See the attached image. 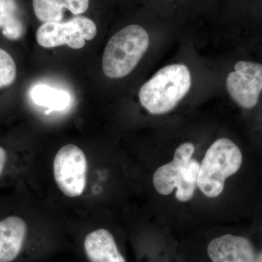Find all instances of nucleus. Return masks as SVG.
I'll return each instance as SVG.
<instances>
[{
    "label": "nucleus",
    "instance_id": "obj_13",
    "mask_svg": "<svg viewBox=\"0 0 262 262\" xmlns=\"http://www.w3.org/2000/svg\"><path fill=\"white\" fill-rule=\"evenodd\" d=\"M16 77V65L8 52L0 48V89L10 85Z\"/></svg>",
    "mask_w": 262,
    "mask_h": 262
},
{
    "label": "nucleus",
    "instance_id": "obj_14",
    "mask_svg": "<svg viewBox=\"0 0 262 262\" xmlns=\"http://www.w3.org/2000/svg\"><path fill=\"white\" fill-rule=\"evenodd\" d=\"M8 162V153L3 146H0V177L4 173Z\"/></svg>",
    "mask_w": 262,
    "mask_h": 262
},
{
    "label": "nucleus",
    "instance_id": "obj_4",
    "mask_svg": "<svg viewBox=\"0 0 262 262\" xmlns=\"http://www.w3.org/2000/svg\"><path fill=\"white\" fill-rule=\"evenodd\" d=\"M194 150L192 143H183L176 149L173 160L158 168L153 176V184L157 192L168 195L177 188L176 196L179 201L192 199L198 186L201 166V164L192 158Z\"/></svg>",
    "mask_w": 262,
    "mask_h": 262
},
{
    "label": "nucleus",
    "instance_id": "obj_11",
    "mask_svg": "<svg viewBox=\"0 0 262 262\" xmlns=\"http://www.w3.org/2000/svg\"><path fill=\"white\" fill-rule=\"evenodd\" d=\"M0 29L10 40L23 37L25 25L16 0H0Z\"/></svg>",
    "mask_w": 262,
    "mask_h": 262
},
{
    "label": "nucleus",
    "instance_id": "obj_8",
    "mask_svg": "<svg viewBox=\"0 0 262 262\" xmlns=\"http://www.w3.org/2000/svg\"><path fill=\"white\" fill-rule=\"evenodd\" d=\"M257 251L251 239L232 234L211 239L206 249L211 262H255Z\"/></svg>",
    "mask_w": 262,
    "mask_h": 262
},
{
    "label": "nucleus",
    "instance_id": "obj_7",
    "mask_svg": "<svg viewBox=\"0 0 262 262\" xmlns=\"http://www.w3.org/2000/svg\"><path fill=\"white\" fill-rule=\"evenodd\" d=\"M229 97L239 107L252 110L257 106L262 94V63L239 61L226 79Z\"/></svg>",
    "mask_w": 262,
    "mask_h": 262
},
{
    "label": "nucleus",
    "instance_id": "obj_12",
    "mask_svg": "<svg viewBox=\"0 0 262 262\" xmlns=\"http://www.w3.org/2000/svg\"><path fill=\"white\" fill-rule=\"evenodd\" d=\"M29 96L38 106L53 110H63L70 103V95L61 90L53 89L46 84H37L31 89Z\"/></svg>",
    "mask_w": 262,
    "mask_h": 262
},
{
    "label": "nucleus",
    "instance_id": "obj_9",
    "mask_svg": "<svg viewBox=\"0 0 262 262\" xmlns=\"http://www.w3.org/2000/svg\"><path fill=\"white\" fill-rule=\"evenodd\" d=\"M29 227L18 215L0 220V262H15L23 256L28 244Z\"/></svg>",
    "mask_w": 262,
    "mask_h": 262
},
{
    "label": "nucleus",
    "instance_id": "obj_5",
    "mask_svg": "<svg viewBox=\"0 0 262 262\" xmlns=\"http://www.w3.org/2000/svg\"><path fill=\"white\" fill-rule=\"evenodd\" d=\"M97 27L91 19L76 16L63 23H44L37 29L36 38L42 48H52L67 45L72 49H81L86 40H92Z\"/></svg>",
    "mask_w": 262,
    "mask_h": 262
},
{
    "label": "nucleus",
    "instance_id": "obj_1",
    "mask_svg": "<svg viewBox=\"0 0 262 262\" xmlns=\"http://www.w3.org/2000/svg\"><path fill=\"white\" fill-rule=\"evenodd\" d=\"M192 84V74L187 66H165L141 86L139 102L151 115H165L177 107L187 96Z\"/></svg>",
    "mask_w": 262,
    "mask_h": 262
},
{
    "label": "nucleus",
    "instance_id": "obj_10",
    "mask_svg": "<svg viewBox=\"0 0 262 262\" xmlns=\"http://www.w3.org/2000/svg\"><path fill=\"white\" fill-rule=\"evenodd\" d=\"M89 6V0H33L34 13L43 23H61L65 10L79 15Z\"/></svg>",
    "mask_w": 262,
    "mask_h": 262
},
{
    "label": "nucleus",
    "instance_id": "obj_3",
    "mask_svg": "<svg viewBox=\"0 0 262 262\" xmlns=\"http://www.w3.org/2000/svg\"><path fill=\"white\" fill-rule=\"evenodd\" d=\"M243 163L238 146L227 138L215 141L207 150L200 166L198 187L208 198L223 192L226 179L237 173Z\"/></svg>",
    "mask_w": 262,
    "mask_h": 262
},
{
    "label": "nucleus",
    "instance_id": "obj_2",
    "mask_svg": "<svg viewBox=\"0 0 262 262\" xmlns=\"http://www.w3.org/2000/svg\"><path fill=\"white\" fill-rule=\"evenodd\" d=\"M149 34L145 29L132 24L114 34L103 53V73L111 79L130 75L149 47Z\"/></svg>",
    "mask_w": 262,
    "mask_h": 262
},
{
    "label": "nucleus",
    "instance_id": "obj_6",
    "mask_svg": "<svg viewBox=\"0 0 262 262\" xmlns=\"http://www.w3.org/2000/svg\"><path fill=\"white\" fill-rule=\"evenodd\" d=\"M88 161L83 151L74 144L58 150L53 161L55 182L60 190L69 198H77L86 186Z\"/></svg>",
    "mask_w": 262,
    "mask_h": 262
}]
</instances>
